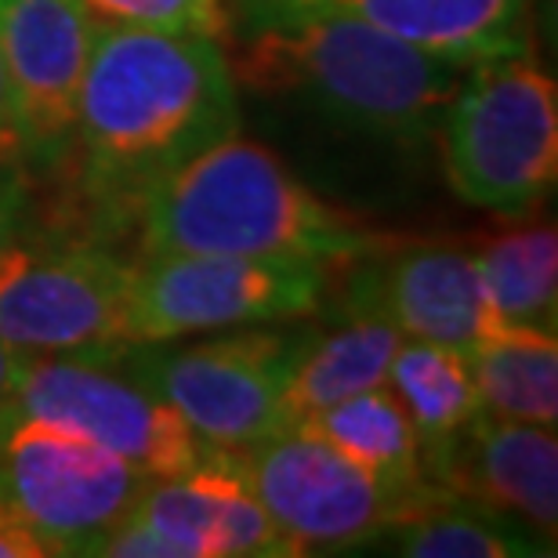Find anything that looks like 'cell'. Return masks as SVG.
<instances>
[{"mask_svg":"<svg viewBox=\"0 0 558 558\" xmlns=\"http://www.w3.org/2000/svg\"><path fill=\"white\" fill-rule=\"evenodd\" d=\"M95 37L81 0H0V73L19 163L62 167Z\"/></svg>","mask_w":558,"mask_h":558,"instance_id":"7c38bea8","label":"cell"},{"mask_svg":"<svg viewBox=\"0 0 558 558\" xmlns=\"http://www.w3.org/2000/svg\"><path fill=\"white\" fill-rule=\"evenodd\" d=\"M153 475L59 424L0 414V505L54 555H92Z\"/></svg>","mask_w":558,"mask_h":558,"instance_id":"52a82bcc","label":"cell"},{"mask_svg":"<svg viewBox=\"0 0 558 558\" xmlns=\"http://www.w3.org/2000/svg\"><path fill=\"white\" fill-rule=\"evenodd\" d=\"M54 555L26 522L0 505V558H48Z\"/></svg>","mask_w":558,"mask_h":558,"instance_id":"603a6c76","label":"cell"},{"mask_svg":"<svg viewBox=\"0 0 558 558\" xmlns=\"http://www.w3.org/2000/svg\"><path fill=\"white\" fill-rule=\"evenodd\" d=\"M22 182L11 171V163H0V247L19 236V221H22Z\"/></svg>","mask_w":558,"mask_h":558,"instance_id":"cb8c5ba5","label":"cell"},{"mask_svg":"<svg viewBox=\"0 0 558 558\" xmlns=\"http://www.w3.org/2000/svg\"><path fill=\"white\" fill-rule=\"evenodd\" d=\"M439 120L442 171L464 204L533 215L558 178V92L533 54L508 51L464 70Z\"/></svg>","mask_w":558,"mask_h":558,"instance_id":"277c9868","label":"cell"},{"mask_svg":"<svg viewBox=\"0 0 558 558\" xmlns=\"http://www.w3.org/2000/svg\"><path fill=\"white\" fill-rule=\"evenodd\" d=\"M475 269L497 323L555 330L558 308V232L555 226L511 229L478 243Z\"/></svg>","mask_w":558,"mask_h":558,"instance_id":"44dd1931","label":"cell"},{"mask_svg":"<svg viewBox=\"0 0 558 558\" xmlns=\"http://www.w3.org/2000/svg\"><path fill=\"white\" fill-rule=\"evenodd\" d=\"M236 461L298 555L385 541L432 494L410 497L385 486L305 424L236 450Z\"/></svg>","mask_w":558,"mask_h":558,"instance_id":"30bf717a","label":"cell"},{"mask_svg":"<svg viewBox=\"0 0 558 558\" xmlns=\"http://www.w3.org/2000/svg\"><path fill=\"white\" fill-rule=\"evenodd\" d=\"M4 414L87 435L153 478L185 472L210 453L182 414L128 363L124 344L98 352H26Z\"/></svg>","mask_w":558,"mask_h":558,"instance_id":"5b68a950","label":"cell"},{"mask_svg":"<svg viewBox=\"0 0 558 558\" xmlns=\"http://www.w3.org/2000/svg\"><path fill=\"white\" fill-rule=\"evenodd\" d=\"M472 381L486 414L548 424L558 421V341L544 327H500L468 352Z\"/></svg>","mask_w":558,"mask_h":558,"instance_id":"d6986e66","label":"cell"},{"mask_svg":"<svg viewBox=\"0 0 558 558\" xmlns=\"http://www.w3.org/2000/svg\"><path fill=\"white\" fill-rule=\"evenodd\" d=\"M247 76L298 98L330 128L421 149L461 84V65L388 33L333 15H298L247 26Z\"/></svg>","mask_w":558,"mask_h":558,"instance_id":"3957f363","label":"cell"},{"mask_svg":"<svg viewBox=\"0 0 558 558\" xmlns=\"http://www.w3.org/2000/svg\"><path fill=\"white\" fill-rule=\"evenodd\" d=\"M385 385L392 388L399 407L407 410L410 424H414L424 475L432 483L435 468L450 453L457 435L483 414L468 355L446 349V344L403 338L392 363H388Z\"/></svg>","mask_w":558,"mask_h":558,"instance_id":"e0dca14e","label":"cell"},{"mask_svg":"<svg viewBox=\"0 0 558 558\" xmlns=\"http://www.w3.org/2000/svg\"><path fill=\"white\" fill-rule=\"evenodd\" d=\"M530 0H240L243 22L333 15L374 26L461 65L526 48Z\"/></svg>","mask_w":558,"mask_h":558,"instance_id":"5bb4252c","label":"cell"},{"mask_svg":"<svg viewBox=\"0 0 558 558\" xmlns=\"http://www.w3.org/2000/svg\"><path fill=\"white\" fill-rule=\"evenodd\" d=\"M330 269L258 254H153L135 272L131 344L301 319L323 305Z\"/></svg>","mask_w":558,"mask_h":558,"instance_id":"ba28073f","label":"cell"},{"mask_svg":"<svg viewBox=\"0 0 558 558\" xmlns=\"http://www.w3.org/2000/svg\"><path fill=\"white\" fill-rule=\"evenodd\" d=\"M135 218L145 258L258 254L341 265L392 247V240L312 193L269 145L240 131L156 182Z\"/></svg>","mask_w":558,"mask_h":558,"instance_id":"7a4b0ae2","label":"cell"},{"mask_svg":"<svg viewBox=\"0 0 558 558\" xmlns=\"http://www.w3.org/2000/svg\"><path fill=\"white\" fill-rule=\"evenodd\" d=\"M106 558H290L298 555L276 530L247 483L236 453L210 450L204 461L153 478L113 533L95 544Z\"/></svg>","mask_w":558,"mask_h":558,"instance_id":"8fae6325","label":"cell"},{"mask_svg":"<svg viewBox=\"0 0 558 558\" xmlns=\"http://www.w3.org/2000/svg\"><path fill=\"white\" fill-rule=\"evenodd\" d=\"M240 131V92L218 40L98 29L65 163L98 215L135 218L145 193Z\"/></svg>","mask_w":558,"mask_h":558,"instance_id":"6da1fadb","label":"cell"},{"mask_svg":"<svg viewBox=\"0 0 558 558\" xmlns=\"http://www.w3.org/2000/svg\"><path fill=\"white\" fill-rule=\"evenodd\" d=\"M344 279V308L374 312L410 341L478 349L500 323L475 269V254L457 243L385 247L360 258Z\"/></svg>","mask_w":558,"mask_h":558,"instance_id":"4fadbf2b","label":"cell"},{"mask_svg":"<svg viewBox=\"0 0 558 558\" xmlns=\"http://www.w3.org/2000/svg\"><path fill=\"white\" fill-rule=\"evenodd\" d=\"M399 344H403V333L392 323L360 308H344V319L333 330H308L287 381L283 428L301 424L363 388L385 385L388 363Z\"/></svg>","mask_w":558,"mask_h":558,"instance_id":"2e32d148","label":"cell"},{"mask_svg":"<svg viewBox=\"0 0 558 558\" xmlns=\"http://www.w3.org/2000/svg\"><path fill=\"white\" fill-rule=\"evenodd\" d=\"M301 424L323 435L333 450H341L349 461L366 468L374 478H381L399 494L421 497L435 489L424 475L414 424L388 385L363 388V392L319 410Z\"/></svg>","mask_w":558,"mask_h":558,"instance_id":"ac0fdd59","label":"cell"},{"mask_svg":"<svg viewBox=\"0 0 558 558\" xmlns=\"http://www.w3.org/2000/svg\"><path fill=\"white\" fill-rule=\"evenodd\" d=\"M22 355H26V352H19V349H11L8 341H0V414H4V410H8L11 392H15Z\"/></svg>","mask_w":558,"mask_h":558,"instance_id":"d4e9b609","label":"cell"},{"mask_svg":"<svg viewBox=\"0 0 558 558\" xmlns=\"http://www.w3.org/2000/svg\"><path fill=\"white\" fill-rule=\"evenodd\" d=\"M305 333L258 323L196 344L153 341L124 352L210 450L236 453L283 428L287 381Z\"/></svg>","mask_w":558,"mask_h":558,"instance_id":"8992f818","label":"cell"},{"mask_svg":"<svg viewBox=\"0 0 558 558\" xmlns=\"http://www.w3.org/2000/svg\"><path fill=\"white\" fill-rule=\"evenodd\" d=\"M0 163H19L15 135H11V117H8V95H4V73H0Z\"/></svg>","mask_w":558,"mask_h":558,"instance_id":"484cf974","label":"cell"},{"mask_svg":"<svg viewBox=\"0 0 558 558\" xmlns=\"http://www.w3.org/2000/svg\"><path fill=\"white\" fill-rule=\"evenodd\" d=\"M432 486L519 519L555 541L558 446L548 424L478 414L435 468Z\"/></svg>","mask_w":558,"mask_h":558,"instance_id":"9a60e30c","label":"cell"},{"mask_svg":"<svg viewBox=\"0 0 558 558\" xmlns=\"http://www.w3.org/2000/svg\"><path fill=\"white\" fill-rule=\"evenodd\" d=\"M98 29H149L221 40L232 26L229 0H81Z\"/></svg>","mask_w":558,"mask_h":558,"instance_id":"7402d4cb","label":"cell"},{"mask_svg":"<svg viewBox=\"0 0 558 558\" xmlns=\"http://www.w3.org/2000/svg\"><path fill=\"white\" fill-rule=\"evenodd\" d=\"M385 541H392L399 555L414 558H522L555 551V541L526 522L497 515L446 489H432Z\"/></svg>","mask_w":558,"mask_h":558,"instance_id":"ffe728a7","label":"cell"},{"mask_svg":"<svg viewBox=\"0 0 558 558\" xmlns=\"http://www.w3.org/2000/svg\"><path fill=\"white\" fill-rule=\"evenodd\" d=\"M135 262L84 240L0 247V341L19 352H98L131 344Z\"/></svg>","mask_w":558,"mask_h":558,"instance_id":"9c48e42d","label":"cell"}]
</instances>
